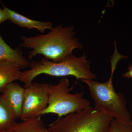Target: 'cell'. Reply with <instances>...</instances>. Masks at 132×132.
Masks as SVG:
<instances>
[{
    "mask_svg": "<svg viewBox=\"0 0 132 132\" xmlns=\"http://www.w3.org/2000/svg\"><path fill=\"white\" fill-rule=\"evenodd\" d=\"M75 35L73 26L63 27L60 24L46 34L30 37L22 36L20 46L32 50L28 55L29 60L40 54L57 63L72 55L75 49H82V44Z\"/></svg>",
    "mask_w": 132,
    "mask_h": 132,
    "instance_id": "obj_1",
    "label": "cell"
},
{
    "mask_svg": "<svg viewBox=\"0 0 132 132\" xmlns=\"http://www.w3.org/2000/svg\"><path fill=\"white\" fill-rule=\"evenodd\" d=\"M86 58L85 54L79 57L72 54L57 63L44 58L39 61H34L30 63V69L22 72L20 80L26 86L32 83L36 77L42 74L57 77L72 76L77 80L81 81L93 80L97 75L90 70V61H87Z\"/></svg>",
    "mask_w": 132,
    "mask_h": 132,
    "instance_id": "obj_2",
    "label": "cell"
},
{
    "mask_svg": "<svg viewBox=\"0 0 132 132\" xmlns=\"http://www.w3.org/2000/svg\"><path fill=\"white\" fill-rule=\"evenodd\" d=\"M113 117L91 105L58 118L49 125L51 132H108Z\"/></svg>",
    "mask_w": 132,
    "mask_h": 132,
    "instance_id": "obj_3",
    "label": "cell"
},
{
    "mask_svg": "<svg viewBox=\"0 0 132 132\" xmlns=\"http://www.w3.org/2000/svg\"><path fill=\"white\" fill-rule=\"evenodd\" d=\"M113 76L106 82H100L92 80L81 81L88 86L94 101L95 107L113 117L119 122L132 125V116L128 110L123 95L116 92L112 83Z\"/></svg>",
    "mask_w": 132,
    "mask_h": 132,
    "instance_id": "obj_4",
    "label": "cell"
},
{
    "mask_svg": "<svg viewBox=\"0 0 132 132\" xmlns=\"http://www.w3.org/2000/svg\"><path fill=\"white\" fill-rule=\"evenodd\" d=\"M69 80L63 78L58 84H49L48 104L39 115L52 113L58 118L77 112L90 106V102L83 98V92L71 94Z\"/></svg>",
    "mask_w": 132,
    "mask_h": 132,
    "instance_id": "obj_5",
    "label": "cell"
},
{
    "mask_svg": "<svg viewBox=\"0 0 132 132\" xmlns=\"http://www.w3.org/2000/svg\"><path fill=\"white\" fill-rule=\"evenodd\" d=\"M49 84L32 82L25 86L24 101L20 119L26 120L39 115L48 104Z\"/></svg>",
    "mask_w": 132,
    "mask_h": 132,
    "instance_id": "obj_6",
    "label": "cell"
},
{
    "mask_svg": "<svg viewBox=\"0 0 132 132\" xmlns=\"http://www.w3.org/2000/svg\"><path fill=\"white\" fill-rule=\"evenodd\" d=\"M25 88L17 82L8 85L1 97L14 119H20L22 112Z\"/></svg>",
    "mask_w": 132,
    "mask_h": 132,
    "instance_id": "obj_7",
    "label": "cell"
},
{
    "mask_svg": "<svg viewBox=\"0 0 132 132\" xmlns=\"http://www.w3.org/2000/svg\"><path fill=\"white\" fill-rule=\"evenodd\" d=\"M0 3L2 5L3 8L7 14L9 20L20 27L28 29H35L42 34L44 33L46 29L51 30L53 28L51 22L38 21L29 19L8 8L4 5L2 2H0Z\"/></svg>",
    "mask_w": 132,
    "mask_h": 132,
    "instance_id": "obj_8",
    "label": "cell"
},
{
    "mask_svg": "<svg viewBox=\"0 0 132 132\" xmlns=\"http://www.w3.org/2000/svg\"><path fill=\"white\" fill-rule=\"evenodd\" d=\"M11 62L21 69L29 67L30 62L23 56V53L20 48L14 49L5 42L0 34V61Z\"/></svg>",
    "mask_w": 132,
    "mask_h": 132,
    "instance_id": "obj_9",
    "label": "cell"
},
{
    "mask_svg": "<svg viewBox=\"0 0 132 132\" xmlns=\"http://www.w3.org/2000/svg\"><path fill=\"white\" fill-rule=\"evenodd\" d=\"M21 69L11 62L0 61V93L14 81L20 80L22 73Z\"/></svg>",
    "mask_w": 132,
    "mask_h": 132,
    "instance_id": "obj_10",
    "label": "cell"
},
{
    "mask_svg": "<svg viewBox=\"0 0 132 132\" xmlns=\"http://www.w3.org/2000/svg\"><path fill=\"white\" fill-rule=\"evenodd\" d=\"M41 116L37 115L22 122H16L6 132H51L46 128Z\"/></svg>",
    "mask_w": 132,
    "mask_h": 132,
    "instance_id": "obj_11",
    "label": "cell"
},
{
    "mask_svg": "<svg viewBox=\"0 0 132 132\" xmlns=\"http://www.w3.org/2000/svg\"><path fill=\"white\" fill-rule=\"evenodd\" d=\"M15 120L0 96V132L6 131L16 123Z\"/></svg>",
    "mask_w": 132,
    "mask_h": 132,
    "instance_id": "obj_12",
    "label": "cell"
},
{
    "mask_svg": "<svg viewBox=\"0 0 132 132\" xmlns=\"http://www.w3.org/2000/svg\"><path fill=\"white\" fill-rule=\"evenodd\" d=\"M108 132H132V125L123 124L113 119Z\"/></svg>",
    "mask_w": 132,
    "mask_h": 132,
    "instance_id": "obj_13",
    "label": "cell"
},
{
    "mask_svg": "<svg viewBox=\"0 0 132 132\" xmlns=\"http://www.w3.org/2000/svg\"><path fill=\"white\" fill-rule=\"evenodd\" d=\"M9 20L7 14L3 8L0 7V24Z\"/></svg>",
    "mask_w": 132,
    "mask_h": 132,
    "instance_id": "obj_14",
    "label": "cell"
},
{
    "mask_svg": "<svg viewBox=\"0 0 132 132\" xmlns=\"http://www.w3.org/2000/svg\"><path fill=\"white\" fill-rule=\"evenodd\" d=\"M123 77L127 78H132V64L129 66L128 70L123 75Z\"/></svg>",
    "mask_w": 132,
    "mask_h": 132,
    "instance_id": "obj_15",
    "label": "cell"
}]
</instances>
